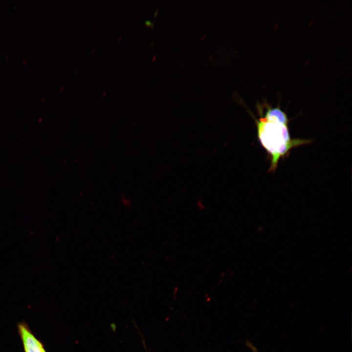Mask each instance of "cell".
<instances>
[{"instance_id":"3957f363","label":"cell","mask_w":352,"mask_h":352,"mask_svg":"<svg viewBox=\"0 0 352 352\" xmlns=\"http://www.w3.org/2000/svg\"><path fill=\"white\" fill-rule=\"evenodd\" d=\"M249 347L251 348L253 352H258L257 349L252 344H249Z\"/></svg>"},{"instance_id":"6da1fadb","label":"cell","mask_w":352,"mask_h":352,"mask_svg":"<svg viewBox=\"0 0 352 352\" xmlns=\"http://www.w3.org/2000/svg\"><path fill=\"white\" fill-rule=\"evenodd\" d=\"M264 112L257 106L260 117L255 118L258 140L270 157L269 172L277 169L280 159L289 154L293 148L309 143L311 140L292 138L289 128V119L286 113L279 107L264 105Z\"/></svg>"},{"instance_id":"7a4b0ae2","label":"cell","mask_w":352,"mask_h":352,"mask_svg":"<svg viewBox=\"0 0 352 352\" xmlns=\"http://www.w3.org/2000/svg\"><path fill=\"white\" fill-rule=\"evenodd\" d=\"M17 329L24 352H46L42 342L36 337L26 323H19Z\"/></svg>"}]
</instances>
